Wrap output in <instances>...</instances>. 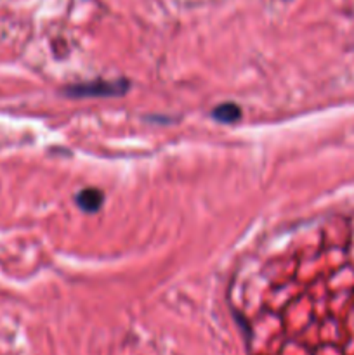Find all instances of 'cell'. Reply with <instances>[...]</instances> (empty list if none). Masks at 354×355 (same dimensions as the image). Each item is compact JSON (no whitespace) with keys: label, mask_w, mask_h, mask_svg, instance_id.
Returning a JSON list of instances; mask_svg holds the SVG:
<instances>
[{"label":"cell","mask_w":354,"mask_h":355,"mask_svg":"<svg viewBox=\"0 0 354 355\" xmlns=\"http://www.w3.org/2000/svg\"><path fill=\"white\" fill-rule=\"evenodd\" d=\"M128 89V83L125 80H111V82H96L78 83V85L66 87L65 92L71 97H113L121 96Z\"/></svg>","instance_id":"obj_1"},{"label":"cell","mask_w":354,"mask_h":355,"mask_svg":"<svg viewBox=\"0 0 354 355\" xmlns=\"http://www.w3.org/2000/svg\"><path fill=\"white\" fill-rule=\"evenodd\" d=\"M103 193L99 189H83L76 196V203L83 211H97L103 205Z\"/></svg>","instance_id":"obj_2"},{"label":"cell","mask_w":354,"mask_h":355,"mask_svg":"<svg viewBox=\"0 0 354 355\" xmlns=\"http://www.w3.org/2000/svg\"><path fill=\"white\" fill-rule=\"evenodd\" d=\"M212 116L221 121V123H233V121H236L242 116V110L236 104L224 103L212 111Z\"/></svg>","instance_id":"obj_3"}]
</instances>
